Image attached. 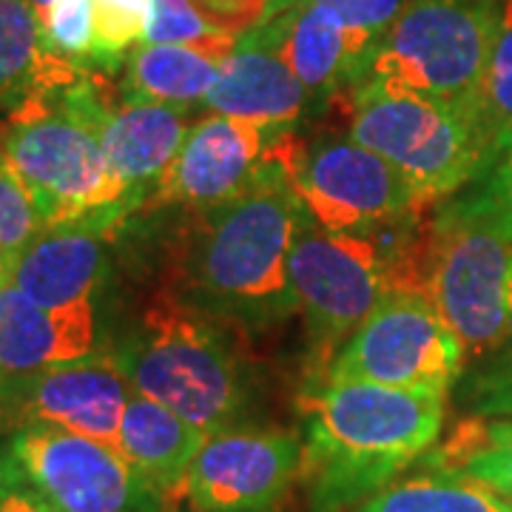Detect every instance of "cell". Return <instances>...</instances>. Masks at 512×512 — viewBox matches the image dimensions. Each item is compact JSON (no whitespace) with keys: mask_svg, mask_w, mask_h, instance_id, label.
<instances>
[{"mask_svg":"<svg viewBox=\"0 0 512 512\" xmlns=\"http://www.w3.org/2000/svg\"><path fill=\"white\" fill-rule=\"evenodd\" d=\"M245 40L282 57L316 103H325L359 80L345 26L330 9L311 0L288 3Z\"/></svg>","mask_w":512,"mask_h":512,"instance_id":"cell-18","label":"cell"},{"mask_svg":"<svg viewBox=\"0 0 512 512\" xmlns=\"http://www.w3.org/2000/svg\"><path fill=\"white\" fill-rule=\"evenodd\" d=\"M478 191L490 200L498 217L507 222L512 228V146L507 148V154L495 163V168L478 180Z\"/></svg>","mask_w":512,"mask_h":512,"instance_id":"cell-33","label":"cell"},{"mask_svg":"<svg viewBox=\"0 0 512 512\" xmlns=\"http://www.w3.org/2000/svg\"><path fill=\"white\" fill-rule=\"evenodd\" d=\"M421 265L424 237H416V220L379 234H342L302 214L291 285L308 330V382L325 379L336 353L390 288H421Z\"/></svg>","mask_w":512,"mask_h":512,"instance_id":"cell-4","label":"cell"},{"mask_svg":"<svg viewBox=\"0 0 512 512\" xmlns=\"http://www.w3.org/2000/svg\"><path fill=\"white\" fill-rule=\"evenodd\" d=\"M311 3L330 9L339 18V23L345 26L350 40V55L356 63V74L362 80L376 43L396 23V18L407 9L410 0H311ZM359 80H356V86H359Z\"/></svg>","mask_w":512,"mask_h":512,"instance_id":"cell-29","label":"cell"},{"mask_svg":"<svg viewBox=\"0 0 512 512\" xmlns=\"http://www.w3.org/2000/svg\"><path fill=\"white\" fill-rule=\"evenodd\" d=\"M202 106L208 114L293 131L319 103L282 57L242 37L237 52L222 60L220 74Z\"/></svg>","mask_w":512,"mask_h":512,"instance_id":"cell-17","label":"cell"},{"mask_svg":"<svg viewBox=\"0 0 512 512\" xmlns=\"http://www.w3.org/2000/svg\"><path fill=\"white\" fill-rule=\"evenodd\" d=\"M134 396L111 350L69 365L0 379V433L57 427L120 450V424Z\"/></svg>","mask_w":512,"mask_h":512,"instance_id":"cell-12","label":"cell"},{"mask_svg":"<svg viewBox=\"0 0 512 512\" xmlns=\"http://www.w3.org/2000/svg\"><path fill=\"white\" fill-rule=\"evenodd\" d=\"M49 49L74 63H92L94 0H55L40 18Z\"/></svg>","mask_w":512,"mask_h":512,"instance_id":"cell-30","label":"cell"},{"mask_svg":"<svg viewBox=\"0 0 512 512\" xmlns=\"http://www.w3.org/2000/svg\"><path fill=\"white\" fill-rule=\"evenodd\" d=\"M447 393L436 387L308 382L302 416V470L311 512H350L382 493L436 447Z\"/></svg>","mask_w":512,"mask_h":512,"instance_id":"cell-2","label":"cell"},{"mask_svg":"<svg viewBox=\"0 0 512 512\" xmlns=\"http://www.w3.org/2000/svg\"><path fill=\"white\" fill-rule=\"evenodd\" d=\"M43 231L35 202L12 168L0 160V259L20 251Z\"/></svg>","mask_w":512,"mask_h":512,"instance_id":"cell-31","label":"cell"},{"mask_svg":"<svg viewBox=\"0 0 512 512\" xmlns=\"http://www.w3.org/2000/svg\"><path fill=\"white\" fill-rule=\"evenodd\" d=\"M188 131V109L120 97L109 106L100 140L117 180L146 202L151 185L177 157Z\"/></svg>","mask_w":512,"mask_h":512,"instance_id":"cell-19","label":"cell"},{"mask_svg":"<svg viewBox=\"0 0 512 512\" xmlns=\"http://www.w3.org/2000/svg\"><path fill=\"white\" fill-rule=\"evenodd\" d=\"M100 353L97 302L43 308L0 285V379L69 365Z\"/></svg>","mask_w":512,"mask_h":512,"instance_id":"cell-16","label":"cell"},{"mask_svg":"<svg viewBox=\"0 0 512 512\" xmlns=\"http://www.w3.org/2000/svg\"><path fill=\"white\" fill-rule=\"evenodd\" d=\"M134 393L214 436L237 427L251 393L222 322L163 291L111 350Z\"/></svg>","mask_w":512,"mask_h":512,"instance_id":"cell-5","label":"cell"},{"mask_svg":"<svg viewBox=\"0 0 512 512\" xmlns=\"http://www.w3.org/2000/svg\"><path fill=\"white\" fill-rule=\"evenodd\" d=\"M464 370L467 353L433 299L421 288H390L336 353L325 379L450 390Z\"/></svg>","mask_w":512,"mask_h":512,"instance_id":"cell-9","label":"cell"},{"mask_svg":"<svg viewBox=\"0 0 512 512\" xmlns=\"http://www.w3.org/2000/svg\"><path fill=\"white\" fill-rule=\"evenodd\" d=\"M89 72L83 63L49 49L32 0H0V111L74 86Z\"/></svg>","mask_w":512,"mask_h":512,"instance_id":"cell-20","label":"cell"},{"mask_svg":"<svg viewBox=\"0 0 512 512\" xmlns=\"http://www.w3.org/2000/svg\"><path fill=\"white\" fill-rule=\"evenodd\" d=\"M291 154L285 134L237 194L194 211L183 234L171 291L222 325L265 330L299 311L291 248L305 208L293 188Z\"/></svg>","mask_w":512,"mask_h":512,"instance_id":"cell-1","label":"cell"},{"mask_svg":"<svg viewBox=\"0 0 512 512\" xmlns=\"http://www.w3.org/2000/svg\"><path fill=\"white\" fill-rule=\"evenodd\" d=\"M222 57L194 46L171 43H140L126 60L123 97L163 103L177 109L202 106L211 92Z\"/></svg>","mask_w":512,"mask_h":512,"instance_id":"cell-22","label":"cell"},{"mask_svg":"<svg viewBox=\"0 0 512 512\" xmlns=\"http://www.w3.org/2000/svg\"><path fill=\"white\" fill-rule=\"evenodd\" d=\"M117 97L86 72L74 86L12 111L0 128V160L35 202L43 228L89 214L143 208V197L111 171L100 128Z\"/></svg>","mask_w":512,"mask_h":512,"instance_id":"cell-3","label":"cell"},{"mask_svg":"<svg viewBox=\"0 0 512 512\" xmlns=\"http://www.w3.org/2000/svg\"><path fill=\"white\" fill-rule=\"evenodd\" d=\"M291 180L305 214L342 234L399 228L427 205L384 157L350 137L293 148Z\"/></svg>","mask_w":512,"mask_h":512,"instance_id":"cell-10","label":"cell"},{"mask_svg":"<svg viewBox=\"0 0 512 512\" xmlns=\"http://www.w3.org/2000/svg\"><path fill=\"white\" fill-rule=\"evenodd\" d=\"M476 126L481 131L484 163L490 174L512 146V0H501L493 49L478 92Z\"/></svg>","mask_w":512,"mask_h":512,"instance_id":"cell-25","label":"cell"},{"mask_svg":"<svg viewBox=\"0 0 512 512\" xmlns=\"http://www.w3.org/2000/svg\"><path fill=\"white\" fill-rule=\"evenodd\" d=\"M424 467L461 473L493 487L512 501V419L470 416L450 439L419 458Z\"/></svg>","mask_w":512,"mask_h":512,"instance_id":"cell-24","label":"cell"},{"mask_svg":"<svg viewBox=\"0 0 512 512\" xmlns=\"http://www.w3.org/2000/svg\"><path fill=\"white\" fill-rule=\"evenodd\" d=\"M350 512H512V501L476 478L424 467L419 476L396 478Z\"/></svg>","mask_w":512,"mask_h":512,"instance_id":"cell-23","label":"cell"},{"mask_svg":"<svg viewBox=\"0 0 512 512\" xmlns=\"http://www.w3.org/2000/svg\"><path fill=\"white\" fill-rule=\"evenodd\" d=\"M6 444L46 512H160L163 495L103 441L26 427Z\"/></svg>","mask_w":512,"mask_h":512,"instance_id":"cell-11","label":"cell"},{"mask_svg":"<svg viewBox=\"0 0 512 512\" xmlns=\"http://www.w3.org/2000/svg\"><path fill=\"white\" fill-rule=\"evenodd\" d=\"M421 288L467 365L512 339V228L481 191L444 205L424 237Z\"/></svg>","mask_w":512,"mask_h":512,"instance_id":"cell-6","label":"cell"},{"mask_svg":"<svg viewBox=\"0 0 512 512\" xmlns=\"http://www.w3.org/2000/svg\"><path fill=\"white\" fill-rule=\"evenodd\" d=\"M208 433L163 404L134 393L120 424V453L160 495L185 487V476Z\"/></svg>","mask_w":512,"mask_h":512,"instance_id":"cell-21","label":"cell"},{"mask_svg":"<svg viewBox=\"0 0 512 512\" xmlns=\"http://www.w3.org/2000/svg\"><path fill=\"white\" fill-rule=\"evenodd\" d=\"M126 217V211H106L43 228L20 251L0 259V285L43 308L97 302L109 276L106 242Z\"/></svg>","mask_w":512,"mask_h":512,"instance_id":"cell-15","label":"cell"},{"mask_svg":"<svg viewBox=\"0 0 512 512\" xmlns=\"http://www.w3.org/2000/svg\"><path fill=\"white\" fill-rule=\"evenodd\" d=\"M458 404L481 419H512V339L470 362L458 379Z\"/></svg>","mask_w":512,"mask_h":512,"instance_id":"cell-27","label":"cell"},{"mask_svg":"<svg viewBox=\"0 0 512 512\" xmlns=\"http://www.w3.org/2000/svg\"><path fill=\"white\" fill-rule=\"evenodd\" d=\"M52 3H55V0H32V6H35L37 15H40V18H43V15L49 12V6H52Z\"/></svg>","mask_w":512,"mask_h":512,"instance_id":"cell-34","label":"cell"},{"mask_svg":"<svg viewBox=\"0 0 512 512\" xmlns=\"http://www.w3.org/2000/svg\"><path fill=\"white\" fill-rule=\"evenodd\" d=\"M348 137L384 157L424 202L456 194L487 174L476 120L433 97L362 83L353 89Z\"/></svg>","mask_w":512,"mask_h":512,"instance_id":"cell-8","label":"cell"},{"mask_svg":"<svg viewBox=\"0 0 512 512\" xmlns=\"http://www.w3.org/2000/svg\"><path fill=\"white\" fill-rule=\"evenodd\" d=\"M143 43L194 46L225 60L237 52L239 37L214 26L194 0H154Z\"/></svg>","mask_w":512,"mask_h":512,"instance_id":"cell-26","label":"cell"},{"mask_svg":"<svg viewBox=\"0 0 512 512\" xmlns=\"http://www.w3.org/2000/svg\"><path fill=\"white\" fill-rule=\"evenodd\" d=\"M0 512H46L6 441H0Z\"/></svg>","mask_w":512,"mask_h":512,"instance_id":"cell-32","label":"cell"},{"mask_svg":"<svg viewBox=\"0 0 512 512\" xmlns=\"http://www.w3.org/2000/svg\"><path fill=\"white\" fill-rule=\"evenodd\" d=\"M299 470V436L231 427L205 439L183 493L197 512H262L288 493Z\"/></svg>","mask_w":512,"mask_h":512,"instance_id":"cell-13","label":"cell"},{"mask_svg":"<svg viewBox=\"0 0 512 512\" xmlns=\"http://www.w3.org/2000/svg\"><path fill=\"white\" fill-rule=\"evenodd\" d=\"M291 131L256 126L237 117L208 114L194 123L177 157L146 194V208H211L237 194Z\"/></svg>","mask_w":512,"mask_h":512,"instance_id":"cell-14","label":"cell"},{"mask_svg":"<svg viewBox=\"0 0 512 512\" xmlns=\"http://www.w3.org/2000/svg\"><path fill=\"white\" fill-rule=\"evenodd\" d=\"M154 0H94L92 63L114 72L134 43H143Z\"/></svg>","mask_w":512,"mask_h":512,"instance_id":"cell-28","label":"cell"},{"mask_svg":"<svg viewBox=\"0 0 512 512\" xmlns=\"http://www.w3.org/2000/svg\"><path fill=\"white\" fill-rule=\"evenodd\" d=\"M498 12L501 0H410L376 43L359 86L433 97L476 120Z\"/></svg>","mask_w":512,"mask_h":512,"instance_id":"cell-7","label":"cell"}]
</instances>
